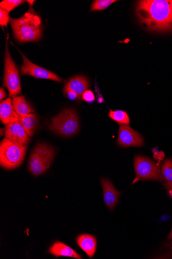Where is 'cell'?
<instances>
[{"label": "cell", "instance_id": "cell-1", "mask_svg": "<svg viewBox=\"0 0 172 259\" xmlns=\"http://www.w3.org/2000/svg\"><path fill=\"white\" fill-rule=\"evenodd\" d=\"M136 13L149 30L172 31V0H144L138 3Z\"/></svg>", "mask_w": 172, "mask_h": 259}, {"label": "cell", "instance_id": "cell-2", "mask_svg": "<svg viewBox=\"0 0 172 259\" xmlns=\"http://www.w3.org/2000/svg\"><path fill=\"white\" fill-rule=\"evenodd\" d=\"M10 21L14 36L19 42L35 41L41 38V19L33 9L19 18H11Z\"/></svg>", "mask_w": 172, "mask_h": 259}, {"label": "cell", "instance_id": "cell-3", "mask_svg": "<svg viewBox=\"0 0 172 259\" xmlns=\"http://www.w3.org/2000/svg\"><path fill=\"white\" fill-rule=\"evenodd\" d=\"M27 146L4 139L0 144V164L8 170L18 168L25 158Z\"/></svg>", "mask_w": 172, "mask_h": 259}, {"label": "cell", "instance_id": "cell-4", "mask_svg": "<svg viewBox=\"0 0 172 259\" xmlns=\"http://www.w3.org/2000/svg\"><path fill=\"white\" fill-rule=\"evenodd\" d=\"M55 156L54 149L45 144H38L30 157L28 167L29 171L35 176L45 172L50 168Z\"/></svg>", "mask_w": 172, "mask_h": 259}, {"label": "cell", "instance_id": "cell-5", "mask_svg": "<svg viewBox=\"0 0 172 259\" xmlns=\"http://www.w3.org/2000/svg\"><path fill=\"white\" fill-rule=\"evenodd\" d=\"M49 128L64 137L76 135L80 130V121L77 113L73 109L64 110L53 117Z\"/></svg>", "mask_w": 172, "mask_h": 259}, {"label": "cell", "instance_id": "cell-6", "mask_svg": "<svg viewBox=\"0 0 172 259\" xmlns=\"http://www.w3.org/2000/svg\"><path fill=\"white\" fill-rule=\"evenodd\" d=\"M134 167L136 177L133 184L140 180H154L158 182L164 180L161 175L160 163L156 164L149 158L136 155L134 159Z\"/></svg>", "mask_w": 172, "mask_h": 259}, {"label": "cell", "instance_id": "cell-7", "mask_svg": "<svg viewBox=\"0 0 172 259\" xmlns=\"http://www.w3.org/2000/svg\"><path fill=\"white\" fill-rule=\"evenodd\" d=\"M4 85L8 88L11 98L16 97L21 92L19 70L9 51L8 42L5 56Z\"/></svg>", "mask_w": 172, "mask_h": 259}, {"label": "cell", "instance_id": "cell-8", "mask_svg": "<svg viewBox=\"0 0 172 259\" xmlns=\"http://www.w3.org/2000/svg\"><path fill=\"white\" fill-rule=\"evenodd\" d=\"M23 63L21 68L22 75H28L36 78L50 79L62 82L63 79L53 72L31 62L25 56L21 54Z\"/></svg>", "mask_w": 172, "mask_h": 259}, {"label": "cell", "instance_id": "cell-9", "mask_svg": "<svg viewBox=\"0 0 172 259\" xmlns=\"http://www.w3.org/2000/svg\"><path fill=\"white\" fill-rule=\"evenodd\" d=\"M118 145L123 148L142 147L144 140L142 136L128 125H122L119 130Z\"/></svg>", "mask_w": 172, "mask_h": 259}, {"label": "cell", "instance_id": "cell-10", "mask_svg": "<svg viewBox=\"0 0 172 259\" xmlns=\"http://www.w3.org/2000/svg\"><path fill=\"white\" fill-rule=\"evenodd\" d=\"M5 134L6 138L13 142L23 145L28 144L31 140L30 136L19 121L7 125Z\"/></svg>", "mask_w": 172, "mask_h": 259}, {"label": "cell", "instance_id": "cell-11", "mask_svg": "<svg viewBox=\"0 0 172 259\" xmlns=\"http://www.w3.org/2000/svg\"><path fill=\"white\" fill-rule=\"evenodd\" d=\"M103 190L105 204L110 210H112L117 205L121 193L116 190L111 182L107 178L101 181Z\"/></svg>", "mask_w": 172, "mask_h": 259}, {"label": "cell", "instance_id": "cell-12", "mask_svg": "<svg viewBox=\"0 0 172 259\" xmlns=\"http://www.w3.org/2000/svg\"><path fill=\"white\" fill-rule=\"evenodd\" d=\"M20 115L15 111L10 98L1 101L0 103V119L5 125L19 121Z\"/></svg>", "mask_w": 172, "mask_h": 259}, {"label": "cell", "instance_id": "cell-13", "mask_svg": "<svg viewBox=\"0 0 172 259\" xmlns=\"http://www.w3.org/2000/svg\"><path fill=\"white\" fill-rule=\"evenodd\" d=\"M77 243L89 258L93 257L97 247V241L94 235L89 234H80L77 239Z\"/></svg>", "mask_w": 172, "mask_h": 259}, {"label": "cell", "instance_id": "cell-14", "mask_svg": "<svg viewBox=\"0 0 172 259\" xmlns=\"http://www.w3.org/2000/svg\"><path fill=\"white\" fill-rule=\"evenodd\" d=\"M89 87L88 79L84 76H76L67 81L65 85V89L71 90L76 93L81 99L83 94Z\"/></svg>", "mask_w": 172, "mask_h": 259}, {"label": "cell", "instance_id": "cell-15", "mask_svg": "<svg viewBox=\"0 0 172 259\" xmlns=\"http://www.w3.org/2000/svg\"><path fill=\"white\" fill-rule=\"evenodd\" d=\"M48 252L57 257L64 256L78 259L83 258L75 250L59 241L55 242L49 249Z\"/></svg>", "mask_w": 172, "mask_h": 259}, {"label": "cell", "instance_id": "cell-16", "mask_svg": "<svg viewBox=\"0 0 172 259\" xmlns=\"http://www.w3.org/2000/svg\"><path fill=\"white\" fill-rule=\"evenodd\" d=\"M30 137H32L37 128L38 119L36 113H30L26 116H20L19 121Z\"/></svg>", "mask_w": 172, "mask_h": 259}, {"label": "cell", "instance_id": "cell-17", "mask_svg": "<svg viewBox=\"0 0 172 259\" xmlns=\"http://www.w3.org/2000/svg\"><path fill=\"white\" fill-rule=\"evenodd\" d=\"M12 103L15 111L21 116H26L34 112L33 107L24 97H13Z\"/></svg>", "mask_w": 172, "mask_h": 259}, {"label": "cell", "instance_id": "cell-18", "mask_svg": "<svg viewBox=\"0 0 172 259\" xmlns=\"http://www.w3.org/2000/svg\"><path fill=\"white\" fill-rule=\"evenodd\" d=\"M108 116L111 119L121 125H129L130 123V117L125 111L110 110Z\"/></svg>", "mask_w": 172, "mask_h": 259}, {"label": "cell", "instance_id": "cell-19", "mask_svg": "<svg viewBox=\"0 0 172 259\" xmlns=\"http://www.w3.org/2000/svg\"><path fill=\"white\" fill-rule=\"evenodd\" d=\"M162 176L168 182H172V160L166 159L161 167Z\"/></svg>", "mask_w": 172, "mask_h": 259}, {"label": "cell", "instance_id": "cell-20", "mask_svg": "<svg viewBox=\"0 0 172 259\" xmlns=\"http://www.w3.org/2000/svg\"><path fill=\"white\" fill-rule=\"evenodd\" d=\"M116 2L115 0H95L92 4L91 11H103Z\"/></svg>", "mask_w": 172, "mask_h": 259}, {"label": "cell", "instance_id": "cell-21", "mask_svg": "<svg viewBox=\"0 0 172 259\" xmlns=\"http://www.w3.org/2000/svg\"><path fill=\"white\" fill-rule=\"evenodd\" d=\"M25 3L23 0H5L0 3V7L4 9L9 13L17 7Z\"/></svg>", "mask_w": 172, "mask_h": 259}, {"label": "cell", "instance_id": "cell-22", "mask_svg": "<svg viewBox=\"0 0 172 259\" xmlns=\"http://www.w3.org/2000/svg\"><path fill=\"white\" fill-rule=\"evenodd\" d=\"M10 20L9 12L0 7V25L2 26H7Z\"/></svg>", "mask_w": 172, "mask_h": 259}, {"label": "cell", "instance_id": "cell-23", "mask_svg": "<svg viewBox=\"0 0 172 259\" xmlns=\"http://www.w3.org/2000/svg\"><path fill=\"white\" fill-rule=\"evenodd\" d=\"M64 93L66 97L72 101H80L81 99L78 94L71 90L64 89Z\"/></svg>", "mask_w": 172, "mask_h": 259}, {"label": "cell", "instance_id": "cell-24", "mask_svg": "<svg viewBox=\"0 0 172 259\" xmlns=\"http://www.w3.org/2000/svg\"><path fill=\"white\" fill-rule=\"evenodd\" d=\"M82 98L84 101L89 103H92L95 100L94 94L90 90L85 91L83 94Z\"/></svg>", "mask_w": 172, "mask_h": 259}, {"label": "cell", "instance_id": "cell-25", "mask_svg": "<svg viewBox=\"0 0 172 259\" xmlns=\"http://www.w3.org/2000/svg\"><path fill=\"white\" fill-rule=\"evenodd\" d=\"M165 189L167 190L169 196L172 199V182H166L163 184Z\"/></svg>", "mask_w": 172, "mask_h": 259}, {"label": "cell", "instance_id": "cell-26", "mask_svg": "<svg viewBox=\"0 0 172 259\" xmlns=\"http://www.w3.org/2000/svg\"><path fill=\"white\" fill-rule=\"evenodd\" d=\"M154 158L159 161L162 160L164 157V154L163 152H158V151L154 152Z\"/></svg>", "mask_w": 172, "mask_h": 259}, {"label": "cell", "instance_id": "cell-27", "mask_svg": "<svg viewBox=\"0 0 172 259\" xmlns=\"http://www.w3.org/2000/svg\"><path fill=\"white\" fill-rule=\"evenodd\" d=\"M7 94L5 91V89L2 88L0 89V100L1 101H3V100L7 97Z\"/></svg>", "mask_w": 172, "mask_h": 259}, {"label": "cell", "instance_id": "cell-28", "mask_svg": "<svg viewBox=\"0 0 172 259\" xmlns=\"http://www.w3.org/2000/svg\"><path fill=\"white\" fill-rule=\"evenodd\" d=\"M167 238L169 240H172V228H171V230L170 233H169V234L168 235Z\"/></svg>", "mask_w": 172, "mask_h": 259}, {"label": "cell", "instance_id": "cell-29", "mask_svg": "<svg viewBox=\"0 0 172 259\" xmlns=\"http://www.w3.org/2000/svg\"><path fill=\"white\" fill-rule=\"evenodd\" d=\"M27 2L30 7H32L35 1H30V0H29Z\"/></svg>", "mask_w": 172, "mask_h": 259}]
</instances>
